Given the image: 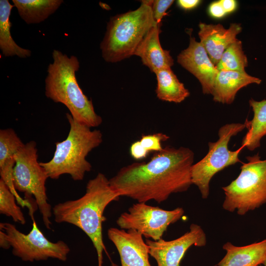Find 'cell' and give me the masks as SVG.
Listing matches in <instances>:
<instances>
[{
  "mask_svg": "<svg viewBox=\"0 0 266 266\" xmlns=\"http://www.w3.org/2000/svg\"><path fill=\"white\" fill-rule=\"evenodd\" d=\"M155 74L157 80L156 94L159 100L180 103L190 96L189 90L178 80L171 68L162 69Z\"/></svg>",
  "mask_w": 266,
  "mask_h": 266,
  "instance_id": "44dd1931",
  "label": "cell"
},
{
  "mask_svg": "<svg viewBox=\"0 0 266 266\" xmlns=\"http://www.w3.org/2000/svg\"><path fill=\"white\" fill-rule=\"evenodd\" d=\"M184 214L181 207L166 210L137 202L122 213L116 223L121 229L134 230L147 239L158 241L162 239L168 227L180 220Z\"/></svg>",
  "mask_w": 266,
  "mask_h": 266,
  "instance_id": "30bf717a",
  "label": "cell"
},
{
  "mask_svg": "<svg viewBox=\"0 0 266 266\" xmlns=\"http://www.w3.org/2000/svg\"><path fill=\"white\" fill-rule=\"evenodd\" d=\"M24 143L11 128L0 130V175L6 183L12 181L15 155Z\"/></svg>",
  "mask_w": 266,
  "mask_h": 266,
  "instance_id": "ac0fdd59",
  "label": "cell"
},
{
  "mask_svg": "<svg viewBox=\"0 0 266 266\" xmlns=\"http://www.w3.org/2000/svg\"><path fill=\"white\" fill-rule=\"evenodd\" d=\"M119 198L109 180L100 172L88 182L83 196L58 203L52 208L56 223L73 225L90 238L97 252L98 266H102V253L105 250L102 233V223L106 220L104 211L111 202Z\"/></svg>",
  "mask_w": 266,
  "mask_h": 266,
  "instance_id": "7a4b0ae2",
  "label": "cell"
},
{
  "mask_svg": "<svg viewBox=\"0 0 266 266\" xmlns=\"http://www.w3.org/2000/svg\"><path fill=\"white\" fill-rule=\"evenodd\" d=\"M194 153L187 147L167 146L148 162L133 163L120 168L110 178L112 188L120 196L138 202L161 203L172 194L188 190L192 184Z\"/></svg>",
  "mask_w": 266,
  "mask_h": 266,
  "instance_id": "6da1fadb",
  "label": "cell"
},
{
  "mask_svg": "<svg viewBox=\"0 0 266 266\" xmlns=\"http://www.w3.org/2000/svg\"><path fill=\"white\" fill-rule=\"evenodd\" d=\"M66 117L70 126L66 139L56 143L51 160L40 164L48 178L58 179L62 175L67 174L73 180L81 181L92 168L86 157L102 143V134L100 130H91V128L78 122L69 113Z\"/></svg>",
  "mask_w": 266,
  "mask_h": 266,
  "instance_id": "277c9868",
  "label": "cell"
},
{
  "mask_svg": "<svg viewBox=\"0 0 266 266\" xmlns=\"http://www.w3.org/2000/svg\"><path fill=\"white\" fill-rule=\"evenodd\" d=\"M246 159L237 178L222 188L225 196L223 209L231 212L236 210L240 215L266 203V160L259 154Z\"/></svg>",
  "mask_w": 266,
  "mask_h": 266,
  "instance_id": "8992f818",
  "label": "cell"
},
{
  "mask_svg": "<svg viewBox=\"0 0 266 266\" xmlns=\"http://www.w3.org/2000/svg\"><path fill=\"white\" fill-rule=\"evenodd\" d=\"M130 153L133 159L139 161L146 158L149 152L141 145L139 140L131 144Z\"/></svg>",
  "mask_w": 266,
  "mask_h": 266,
  "instance_id": "4316f807",
  "label": "cell"
},
{
  "mask_svg": "<svg viewBox=\"0 0 266 266\" xmlns=\"http://www.w3.org/2000/svg\"><path fill=\"white\" fill-rule=\"evenodd\" d=\"M220 2L226 13L233 12L236 8V1L234 0H221Z\"/></svg>",
  "mask_w": 266,
  "mask_h": 266,
  "instance_id": "f546056e",
  "label": "cell"
},
{
  "mask_svg": "<svg viewBox=\"0 0 266 266\" xmlns=\"http://www.w3.org/2000/svg\"><path fill=\"white\" fill-rule=\"evenodd\" d=\"M14 158L15 165L12 180L15 189L23 193L26 200H29L33 196L44 226L47 229H50L52 208L48 202L45 187L48 177L38 162L35 142L32 140L24 144L16 153Z\"/></svg>",
  "mask_w": 266,
  "mask_h": 266,
  "instance_id": "52a82bcc",
  "label": "cell"
},
{
  "mask_svg": "<svg viewBox=\"0 0 266 266\" xmlns=\"http://www.w3.org/2000/svg\"><path fill=\"white\" fill-rule=\"evenodd\" d=\"M169 137L162 133L143 135L139 140L141 145L150 153L159 152L163 150V141H166Z\"/></svg>",
  "mask_w": 266,
  "mask_h": 266,
  "instance_id": "d4e9b609",
  "label": "cell"
},
{
  "mask_svg": "<svg viewBox=\"0 0 266 266\" xmlns=\"http://www.w3.org/2000/svg\"><path fill=\"white\" fill-rule=\"evenodd\" d=\"M262 80L250 75L246 71H219L216 77L212 94L215 102L230 104L238 91L251 84H260Z\"/></svg>",
  "mask_w": 266,
  "mask_h": 266,
  "instance_id": "2e32d148",
  "label": "cell"
},
{
  "mask_svg": "<svg viewBox=\"0 0 266 266\" xmlns=\"http://www.w3.org/2000/svg\"><path fill=\"white\" fill-rule=\"evenodd\" d=\"M262 264L264 265V266H266V258L265 259Z\"/></svg>",
  "mask_w": 266,
  "mask_h": 266,
  "instance_id": "4dcf8cb0",
  "label": "cell"
},
{
  "mask_svg": "<svg viewBox=\"0 0 266 266\" xmlns=\"http://www.w3.org/2000/svg\"><path fill=\"white\" fill-rule=\"evenodd\" d=\"M223 249L226 253L217 266H259L266 258V238L243 246L227 242Z\"/></svg>",
  "mask_w": 266,
  "mask_h": 266,
  "instance_id": "e0dca14e",
  "label": "cell"
},
{
  "mask_svg": "<svg viewBox=\"0 0 266 266\" xmlns=\"http://www.w3.org/2000/svg\"><path fill=\"white\" fill-rule=\"evenodd\" d=\"M246 128L244 123H230L222 126L218 131V139L209 142L208 151L191 169L192 184L198 187L202 199L209 195V184L214 175L228 166L240 162L239 154L243 148L232 151L229 148L231 139Z\"/></svg>",
  "mask_w": 266,
  "mask_h": 266,
  "instance_id": "9c48e42d",
  "label": "cell"
},
{
  "mask_svg": "<svg viewBox=\"0 0 266 266\" xmlns=\"http://www.w3.org/2000/svg\"><path fill=\"white\" fill-rule=\"evenodd\" d=\"M173 2L172 0H153L151 8L154 19L157 24L161 23L163 17L166 14V11Z\"/></svg>",
  "mask_w": 266,
  "mask_h": 266,
  "instance_id": "484cf974",
  "label": "cell"
},
{
  "mask_svg": "<svg viewBox=\"0 0 266 266\" xmlns=\"http://www.w3.org/2000/svg\"><path fill=\"white\" fill-rule=\"evenodd\" d=\"M52 58L45 79L46 97L65 105L78 122L90 128L99 126L102 118L95 112L92 100L84 94L76 79V72L80 67L78 58L56 49Z\"/></svg>",
  "mask_w": 266,
  "mask_h": 266,
  "instance_id": "3957f363",
  "label": "cell"
},
{
  "mask_svg": "<svg viewBox=\"0 0 266 266\" xmlns=\"http://www.w3.org/2000/svg\"><path fill=\"white\" fill-rule=\"evenodd\" d=\"M31 231L27 234L20 232L16 226L7 222L0 223V246L12 248V254L22 260L33 262L53 258L66 261L70 252L63 241L53 242L39 229L34 218Z\"/></svg>",
  "mask_w": 266,
  "mask_h": 266,
  "instance_id": "ba28073f",
  "label": "cell"
},
{
  "mask_svg": "<svg viewBox=\"0 0 266 266\" xmlns=\"http://www.w3.org/2000/svg\"><path fill=\"white\" fill-rule=\"evenodd\" d=\"M249 103L254 115L251 120L245 121L248 132L241 146L253 151L260 146L262 139L266 136V100L259 101L251 98Z\"/></svg>",
  "mask_w": 266,
  "mask_h": 266,
  "instance_id": "d6986e66",
  "label": "cell"
},
{
  "mask_svg": "<svg viewBox=\"0 0 266 266\" xmlns=\"http://www.w3.org/2000/svg\"><path fill=\"white\" fill-rule=\"evenodd\" d=\"M13 7L8 0H0V49L5 57L28 58L31 56V50L17 45L11 34L10 16Z\"/></svg>",
  "mask_w": 266,
  "mask_h": 266,
  "instance_id": "7402d4cb",
  "label": "cell"
},
{
  "mask_svg": "<svg viewBox=\"0 0 266 266\" xmlns=\"http://www.w3.org/2000/svg\"><path fill=\"white\" fill-rule=\"evenodd\" d=\"M152 2L142 0L137 9L110 19L100 45L106 62H118L134 55L146 33L157 24L153 18Z\"/></svg>",
  "mask_w": 266,
  "mask_h": 266,
  "instance_id": "5b68a950",
  "label": "cell"
},
{
  "mask_svg": "<svg viewBox=\"0 0 266 266\" xmlns=\"http://www.w3.org/2000/svg\"><path fill=\"white\" fill-rule=\"evenodd\" d=\"M149 254L157 262L158 266H179L186 251L193 245L204 246L206 236L201 227L191 224L190 230L179 237L169 241L162 238L158 241L146 239Z\"/></svg>",
  "mask_w": 266,
  "mask_h": 266,
  "instance_id": "8fae6325",
  "label": "cell"
},
{
  "mask_svg": "<svg viewBox=\"0 0 266 266\" xmlns=\"http://www.w3.org/2000/svg\"><path fill=\"white\" fill-rule=\"evenodd\" d=\"M22 19L27 24L43 22L55 13L62 0H12Z\"/></svg>",
  "mask_w": 266,
  "mask_h": 266,
  "instance_id": "ffe728a7",
  "label": "cell"
},
{
  "mask_svg": "<svg viewBox=\"0 0 266 266\" xmlns=\"http://www.w3.org/2000/svg\"><path fill=\"white\" fill-rule=\"evenodd\" d=\"M160 27L161 24H157L148 31L134 54L139 56L143 65L155 73L162 69L171 68L174 64L169 51L161 46L159 40Z\"/></svg>",
  "mask_w": 266,
  "mask_h": 266,
  "instance_id": "9a60e30c",
  "label": "cell"
},
{
  "mask_svg": "<svg viewBox=\"0 0 266 266\" xmlns=\"http://www.w3.org/2000/svg\"><path fill=\"white\" fill-rule=\"evenodd\" d=\"M107 235L118 252L121 266H151L149 246L138 232L111 228L108 230Z\"/></svg>",
  "mask_w": 266,
  "mask_h": 266,
  "instance_id": "4fadbf2b",
  "label": "cell"
},
{
  "mask_svg": "<svg viewBox=\"0 0 266 266\" xmlns=\"http://www.w3.org/2000/svg\"><path fill=\"white\" fill-rule=\"evenodd\" d=\"M200 2L199 0H179L177 3L182 8L189 10L197 6Z\"/></svg>",
  "mask_w": 266,
  "mask_h": 266,
  "instance_id": "f1b7e54d",
  "label": "cell"
},
{
  "mask_svg": "<svg viewBox=\"0 0 266 266\" xmlns=\"http://www.w3.org/2000/svg\"><path fill=\"white\" fill-rule=\"evenodd\" d=\"M248 66V60L242 49V42L237 39L223 53L216 66L219 70L244 72Z\"/></svg>",
  "mask_w": 266,
  "mask_h": 266,
  "instance_id": "603a6c76",
  "label": "cell"
},
{
  "mask_svg": "<svg viewBox=\"0 0 266 266\" xmlns=\"http://www.w3.org/2000/svg\"><path fill=\"white\" fill-rule=\"evenodd\" d=\"M198 34L200 42L216 66L224 51L238 39L236 36L242 30L239 24L232 23L229 29L221 24L200 23Z\"/></svg>",
  "mask_w": 266,
  "mask_h": 266,
  "instance_id": "5bb4252c",
  "label": "cell"
},
{
  "mask_svg": "<svg viewBox=\"0 0 266 266\" xmlns=\"http://www.w3.org/2000/svg\"><path fill=\"white\" fill-rule=\"evenodd\" d=\"M208 11L212 17L216 18H222L227 14L220 0L211 3L209 6Z\"/></svg>",
  "mask_w": 266,
  "mask_h": 266,
  "instance_id": "83f0119b",
  "label": "cell"
},
{
  "mask_svg": "<svg viewBox=\"0 0 266 266\" xmlns=\"http://www.w3.org/2000/svg\"><path fill=\"white\" fill-rule=\"evenodd\" d=\"M16 198L4 182L0 179V213L12 218L15 222L24 225L26 219Z\"/></svg>",
  "mask_w": 266,
  "mask_h": 266,
  "instance_id": "cb8c5ba5",
  "label": "cell"
},
{
  "mask_svg": "<svg viewBox=\"0 0 266 266\" xmlns=\"http://www.w3.org/2000/svg\"><path fill=\"white\" fill-rule=\"evenodd\" d=\"M177 62L198 79L204 94L212 95L219 70L200 42L191 36L189 46L178 55Z\"/></svg>",
  "mask_w": 266,
  "mask_h": 266,
  "instance_id": "7c38bea8",
  "label": "cell"
}]
</instances>
